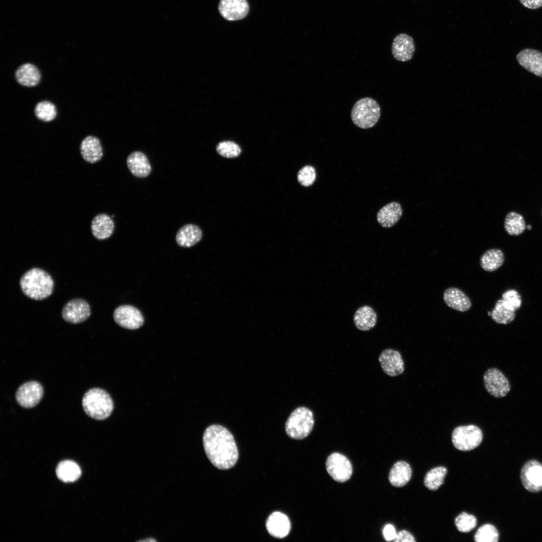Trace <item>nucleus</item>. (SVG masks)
<instances>
[{
  "instance_id": "nucleus-8",
  "label": "nucleus",
  "mask_w": 542,
  "mask_h": 542,
  "mask_svg": "<svg viewBox=\"0 0 542 542\" xmlns=\"http://www.w3.org/2000/svg\"><path fill=\"white\" fill-rule=\"evenodd\" d=\"M326 467L330 476L338 482L348 480L352 474L350 461L345 456L339 453H333L328 456Z\"/></svg>"
},
{
  "instance_id": "nucleus-14",
  "label": "nucleus",
  "mask_w": 542,
  "mask_h": 542,
  "mask_svg": "<svg viewBox=\"0 0 542 542\" xmlns=\"http://www.w3.org/2000/svg\"><path fill=\"white\" fill-rule=\"evenodd\" d=\"M219 12L228 21H237L244 18L248 13L249 5L246 0H220Z\"/></svg>"
},
{
  "instance_id": "nucleus-15",
  "label": "nucleus",
  "mask_w": 542,
  "mask_h": 542,
  "mask_svg": "<svg viewBox=\"0 0 542 542\" xmlns=\"http://www.w3.org/2000/svg\"><path fill=\"white\" fill-rule=\"evenodd\" d=\"M415 51L414 40L410 35L401 33L393 39L391 46V53L394 58L397 61L406 62L410 60Z\"/></svg>"
},
{
  "instance_id": "nucleus-28",
  "label": "nucleus",
  "mask_w": 542,
  "mask_h": 542,
  "mask_svg": "<svg viewBox=\"0 0 542 542\" xmlns=\"http://www.w3.org/2000/svg\"><path fill=\"white\" fill-rule=\"evenodd\" d=\"M57 477L64 482H72L77 480L81 474L78 465L71 460H64L58 465L56 468Z\"/></svg>"
},
{
  "instance_id": "nucleus-37",
  "label": "nucleus",
  "mask_w": 542,
  "mask_h": 542,
  "mask_svg": "<svg viewBox=\"0 0 542 542\" xmlns=\"http://www.w3.org/2000/svg\"><path fill=\"white\" fill-rule=\"evenodd\" d=\"M297 178L299 183L303 186L312 185L316 178L315 168L310 165L303 167L298 172Z\"/></svg>"
},
{
  "instance_id": "nucleus-17",
  "label": "nucleus",
  "mask_w": 542,
  "mask_h": 542,
  "mask_svg": "<svg viewBox=\"0 0 542 542\" xmlns=\"http://www.w3.org/2000/svg\"><path fill=\"white\" fill-rule=\"evenodd\" d=\"M80 155L83 160L90 164L96 163L103 157V149L98 138L93 136L85 137L80 145Z\"/></svg>"
},
{
  "instance_id": "nucleus-31",
  "label": "nucleus",
  "mask_w": 542,
  "mask_h": 542,
  "mask_svg": "<svg viewBox=\"0 0 542 542\" xmlns=\"http://www.w3.org/2000/svg\"><path fill=\"white\" fill-rule=\"evenodd\" d=\"M447 473V469L444 466H438L431 469L425 476V486L431 490H437L444 483Z\"/></svg>"
},
{
  "instance_id": "nucleus-24",
  "label": "nucleus",
  "mask_w": 542,
  "mask_h": 542,
  "mask_svg": "<svg viewBox=\"0 0 542 542\" xmlns=\"http://www.w3.org/2000/svg\"><path fill=\"white\" fill-rule=\"evenodd\" d=\"M202 236V232L199 227L193 224H188L178 231L176 240L180 246L190 247L199 242Z\"/></svg>"
},
{
  "instance_id": "nucleus-16",
  "label": "nucleus",
  "mask_w": 542,
  "mask_h": 542,
  "mask_svg": "<svg viewBox=\"0 0 542 542\" xmlns=\"http://www.w3.org/2000/svg\"><path fill=\"white\" fill-rule=\"evenodd\" d=\"M516 60L525 70L542 77V52L533 49L525 48L518 53Z\"/></svg>"
},
{
  "instance_id": "nucleus-34",
  "label": "nucleus",
  "mask_w": 542,
  "mask_h": 542,
  "mask_svg": "<svg viewBox=\"0 0 542 542\" xmlns=\"http://www.w3.org/2000/svg\"><path fill=\"white\" fill-rule=\"evenodd\" d=\"M477 522L475 516L465 512H461L455 519L456 527L461 532L470 531L476 527Z\"/></svg>"
},
{
  "instance_id": "nucleus-41",
  "label": "nucleus",
  "mask_w": 542,
  "mask_h": 542,
  "mask_svg": "<svg viewBox=\"0 0 542 542\" xmlns=\"http://www.w3.org/2000/svg\"><path fill=\"white\" fill-rule=\"evenodd\" d=\"M139 541H153H153H156V540L155 539L152 538V537H150L149 539L147 538L146 539L140 540Z\"/></svg>"
},
{
  "instance_id": "nucleus-33",
  "label": "nucleus",
  "mask_w": 542,
  "mask_h": 542,
  "mask_svg": "<svg viewBox=\"0 0 542 542\" xmlns=\"http://www.w3.org/2000/svg\"><path fill=\"white\" fill-rule=\"evenodd\" d=\"M499 533L496 528L491 524L481 525L474 535L476 542H497Z\"/></svg>"
},
{
  "instance_id": "nucleus-2",
  "label": "nucleus",
  "mask_w": 542,
  "mask_h": 542,
  "mask_svg": "<svg viewBox=\"0 0 542 542\" xmlns=\"http://www.w3.org/2000/svg\"><path fill=\"white\" fill-rule=\"evenodd\" d=\"M20 285L26 296L35 300H42L52 295L54 283L47 272L41 268H33L22 276Z\"/></svg>"
},
{
  "instance_id": "nucleus-27",
  "label": "nucleus",
  "mask_w": 542,
  "mask_h": 542,
  "mask_svg": "<svg viewBox=\"0 0 542 542\" xmlns=\"http://www.w3.org/2000/svg\"><path fill=\"white\" fill-rule=\"evenodd\" d=\"M504 259V254L501 249L491 248L487 250L481 256L480 264L483 270L492 272L500 267Z\"/></svg>"
},
{
  "instance_id": "nucleus-26",
  "label": "nucleus",
  "mask_w": 542,
  "mask_h": 542,
  "mask_svg": "<svg viewBox=\"0 0 542 542\" xmlns=\"http://www.w3.org/2000/svg\"><path fill=\"white\" fill-rule=\"evenodd\" d=\"M412 474V468L408 463L403 461H397L389 471L388 480L392 486L402 487L409 482Z\"/></svg>"
},
{
  "instance_id": "nucleus-5",
  "label": "nucleus",
  "mask_w": 542,
  "mask_h": 542,
  "mask_svg": "<svg viewBox=\"0 0 542 542\" xmlns=\"http://www.w3.org/2000/svg\"><path fill=\"white\" fill-rule=\"evenodd\" d=\"M380 116V106L374 99L370 97H364L357 100L351 111L353 123L362 129L374 126Z\"/></svg>"
},
{
  "instance_id": "nucleus-36",
  "label": "nucleus",
  "mask_w": 542,
  "mask_h": 542,
  "mask_svg": "<svg viewBox=\"0 0 542 542\" xmlns=\"http://www.w3.org/2000/svg\"><path fill=\"white\" fill-rule=\"evenodd\" d=\"M502 300L507 308L515 312L520 308L522 304L521 296L513 289L504 292L502 295Z\"/></svg>"
},
{
  "instance_id": "nucleus-13",
  "label": "nucleus",
  "mask_w": 542,
  "mask_h": 542,
  "mask_svg": "<svg viewBox=\"0 0 542 542\" xmlns=\"http://www.w3.org/2000/svg\"><path fill=\"white\" fill-rule=\"evenodd\" d=\"M378 360L383 371L388 376H396L404 371V362L397 350L391 348L384 350L379 356Z\"/></svg>"
},
{
  "instance_id": "nucleus-12",
  "label": "nucleus",
  "mask_w": 542,
  "mask_h": 542,
  "mask_svg": "<svg viewBox=\"0 0 542 542\" xmlns=\"http://www.w3.org/2000/svg\"><path fill=\"white\" fill-rule=\"evenodd\" d=\"M90 306L84 300L74 299L68 301L63 307L62 316L69 323L78 324L86 320L90 316Z\"/></svg>"
},
{
  "instance_id": "nucleus-10",
  "label": "nucleus",
  "mask_w": 542,
  "mask_h": 542,
  "mask_svg": "<svg viewBox=\"0 0 542 542\" xmlns=\"http://www.w3.org/2000/svg\"><path fill=\"white\" fill-rule=\"evenodd\" d=\"M43 388L38 381H30L24 383L17 389L16 399L21 406L29 409L35 406L43 396Z\"/></svg>"
},
{
  "instance_id": "nucleus-22",
  "label": "nucleus",
  "mask_w": 542,
  "mask_h": 542,
  "mask_svg": "<svg viewBox=\"0 0 542 542\" xmlns=\"http://www.w3.org/2000/svg\"><path fill=\"white\" fill-rule=\"evenodd\" d=\"M402 214L400 204L397 202H392L384 205L378 211L377 220L381 226L389 228L399 221Z\"/></svg>"
},
{
  "instance_id": "nucleus-25",
  "label": "nucleus",
  "mask_w": 542,
  "mask_h": 542,
  "mask_svg": "<svg viewBox=\"0 0 542 542\" xmlns=\"http://www.w3.org/2000/svg\"><path fill=\"white\" fill-rule=\"evenodd\" d=\"M377 319L374 310L369 306L364 305L356 310L353 316V322L358 330L367 331L375 327Z\"/></svg>"
},
{
  "instance_id": "nucleus-3",
  "label": "nucleus",
  "mask_w": 542,
  "mask_h": 542,
  "mask_svg": "<svg viewBox=\"0 0 542 542\" xmlns=\"http://www.w3.org/2000/svg\"><path fill=\"white\" fill-rule=\"evenodd\" d=\"M82 404L84 411L89 417L96 420H103L109 417L113 409V402L110 395L100 388H93L84 394Z\"/></svg>"
},
{
  "instance_id": "nucleus-23",
  "label": "nucleus",
  "mask_w": 542,
  "mask_h": 542,
  "mask_svg": "<svg viewBox=\"0 0 542 542\" xmlns=\"http://www.w3.org/2000/svg\"><path fill=\"white\" fill-rule=\"evenodd\" d=\"M17 81L25 87H34L41 80V75L39 69L34 64L27 63L19 66L15 72Z\"/></svg>"
},
{
  "instance_id": "nucleus-11",
  "label": "nucleus",
  "mask_w": 542,
  "mask_h": 542,
  "mask_svg": "<svg viewBox=\"0 0 542 542\" xmlns=\"http://www.w3.org/2000/svg\"><path fill=\"white\" fill-rule=\"evenodd\" d=\"M114 321L120 327L130 330L140 328L144 319L140 310L131 305H121L113 312Z\"/></svg>"
},
{
  "instance_id": "nucleus-42",
  "label": "nucleus",
  "mask_w": 542,
  "mask_h": 542,
  "mask_svg": "<svg viewBox=\"0 0 542 542\" xmlns=\"http://www.w3.org/2000/svg\"><path fill=\"white\" fill-rule=\"evenodd\" d=\"M526 228L528 230H530L531 229V226L530 225H528L526 226Z\"/></svg>"
},
{
  "instance_id": "nucleus-7",
  "label": "nucleus",
  "mask_w": 542,
  "mask_h": 542,
  "mask_svg": "<svg viewBox=\"0 0 542 542\" xmlns=\"http://www.w3.org/2000/svg\"><path fill=\"white\" fill-rule=\"evenodd\" d=\"M486 391L495 398L505 396L510 391L509 381L504 373L496 368L488 369L483 375Z\"/></svg>"
},
{
  "instance_id": "nucleus-39",
  "label": "nucleus",
  "mask_w": 542,
  "mask_h": 542,
  "mask_svg": "<svg viewBox=\"0 0 542 542\" xmlns=\"http://www.w3.org/2000/svg\"><path fill=\"white\" fill-rule=\"evenodd\" d=\"M383 535L386 540H393L396 535L394 527L390 524L385 525L383 529Z\"/></svg>"
},
{
  "instance_id": "nucleus-29",
  "label": "nucleus",
  "mask_w": 542,
  "mask_h": 542,
  "mask_svg": "<svg viewBox=\"0 0 542 542\" xmlns=\"http://www.w3.org/2000/svg\"><path fill=\"white\" fill-rule=\"evenodd\" d=\"M504 226L506 232L512 236L521 234L526 228L523 216L514 211L510 212L506 215Z\"/></svg>"
},
{
  "instance_id": "nucleus-35",
  "label": "nucleus",
  "mask_w": 542,
  "mask_h": 542,
  "mask_svg": "<svg viewBox=\"0 0 542 542\" xmlns=\"http://www.w3.org/2000/svg\"><path fill=\"white\" fill-rule=\"evenodd\" d=\"M217 153L221 156L227 158H233L238 157L241 153L240 147L231 141H223L219 143L216 147Z\"/></svg>"
},
{
  "instance_id": "nucleus-32",
  "label": "nucleus",
  "mask_w": 542,
  "mask_h": 542,
  "mask_svg": "<svg viewBox=\"0 0 542 542\" xmlns=\"http://www.w3.org/2000/svg\"><path fill=\"white\" fill-rule=\"evenodd\" d=\"M34 112L39 119L48 122L54 119L57 115L55 105L49 101H41L37 103Z\"/></svg>"
},
{
  "instance_id": "nucleus-6",
  "label": "nucleus",
  "mask_w": 542,
  "mask_h": 542,
  "mask_svg": "<svg viewBox=\"0 0 542 542\" xmlns=\"http://www.w3.org/2000/svg\"><path fill=\"white\" fill-rule=\"evenodd\" d=\"M483 439L481 430L474 425L460 426L455 428L452 433L454 446L462 451L472 450L477 447Z\"/></svg>"
},
{
  "instance_id": "nucleus-19",
  "label": "nucleus",
  "mask_w": 542,
  "mask_h": 542,
  "mask_svg": "<svg viewBox=\"0 0 542 542\" xmlns=\"http://www.w3.org/2000/svg\"><path fill=\"white\" fill-rule=\"evenodd\" d=\"M443 300L448 307L459 312H466L472 306L471 300L467 295L455 287L449 288L445 290Z\"/></svg>"
},
{
  "instance_id": "nucleus-38",
  "label": "nucleus",
  "mask_w": 542,
  "mask_h": 542,
  "mask_svg": "<svg viewBox=\"0 0 542 542\" xmlns=\"http://www.w3.org/2000/svg\"><path fill=\"white\" fill-rule=\"evenodd\" d=\"M394 542H415L416 539L412 534L406 530H402L396 533Z\"/></svg>"
},
{
  "instance_id": "nucleus-1",
  "label": "nucleus",
  "mask_w": 542,
  "mask_h": 542,
  "mask_svg": "<svg viewBox=\"0 0 542 542\" xmlns=\"http://www.w3.org/2000/svg\"><path fill=\"white\" fill-rule=\"evenodd\" d=\"M203 443L206 456L219 469H228L236 464L238 452L231 433L219 425L207 427L203 434Z\"/></svg>"
},
{
  "instance_id": "nucleus-9",
  "label": "nucleus",
  "mask_w": 542,
  "mask_h": 542,
  "mask_svg": "<svg viewBox=\"0 0 542 542\" xmlns=\"http://www.w3.org/2000/svg\"><path fill=\"white\" fill-rule=\"evenodd\" d=\"M520 479L528 491L536 493L542 490V464L536 460L526 462L520 471Z\"/></svg>"
},
{
  "instance_id": "nucleus-40",
  "label": "nucleus",
  "mask_w": 542,
  "mask_h": 542,
  "mask_svg": "<svg viewBox=\"0 0 542 542\" xmlns=\"http://www.w3.org/2000/svg\"><path fill=\"white\" fill-rule=\"evenodd\" d=\"M525 7L529 9H536L542 7V0H519Z\"/></svg>"
},
{
  "instance_id": "nucleus-21",
  "label": "nucleus",
  "mask_w": 542,
  "mask_h": 542,
  "mask_svg": "<svg viewBox=\"0 0 542 542\" xmlns=\"http://www.w3.org/2000/svg\"><path fill=\"white\" fill-rule=\"evenodd\" d=\"M127 167L131 173L138 178L148 176L152 168L147 156L143 152L136 151L130 154L126 160Z\"/></svg>"
},
{
  "instance_id": "nucleus-30",
  "label": "nucleus",
  "mask_w": 542,
  "mask_h": 542,
  "mask_svg": "<svg viewBox=\"0 0 542 542\" xmlns=\"http://www.w3.org/2000/svg\"><path fill=\"white\" fill-rule=\"evenodd\" d=\"M515 312L507 308L502 299L498 300L491 312L492 319L497 324L507 325L511 323L515 318Z\"/></svg>"
},
{
  "instance_id": "nucleus-4",
  "label": "nucleus",
  "mask_w": 542,
  "mask_h": 542,
  "mask_svg": "<svg viewBox=\"0 0 542 542\" xmlns=\"http://www.w3.org/2000/svg\"><path fill=\"white\" fill-rule=\"evenodd\" d=\"M312 411L305 406L296 409L289 416L285 424L287 434L290 438L301 440L312 432L314 425Z\"/></svg>"
},
{
  "instance_id": "nucleus-18",
  "label": "nucleus",
  "mask_w": 542,
  "mask_h": 542,
  "mask_svg": "<svg viewBox=\"0 0 542 542\" xmlns=\"http://www.w3.org/2000/svg\"><path fill=\"white\" fill-rule=\"evenodd\" d=\"M266 528L270 535L276 538H282L289 534L291 529V523L286 515L281 512L276 511L272 513L267 519Z\"/></svg>"
},
{
  "instance_id": "nucleus-20",
  "label": "nucleus",
  "mask_w": 542,
  "mask_h": 542,
  "mask_svg": "<svg viewBox=\"0 0 542 542\" xmlns=\"http://www.w3.org/2000/svg\"><path fill=\"white\" fill-rule=\"evenodd\" d=\"M114 229V221L110 216L105 213L97 214L90 223L92 234L98 240H104L110 237Z\"/></svg>"
}]
</instances>
